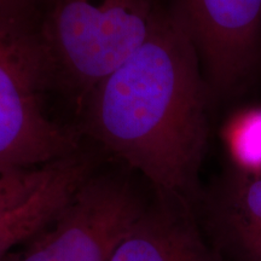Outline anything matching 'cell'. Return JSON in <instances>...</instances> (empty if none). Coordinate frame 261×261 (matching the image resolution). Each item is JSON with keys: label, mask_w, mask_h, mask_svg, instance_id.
<instances>
[{"label": "cell", "mask_w": 261, "mask_h": 261, "mask_svg": "<svg viewBox=\"0 0 261 261\" xmlns=\"http://www.w3.org/2000/svg\"><path fill=\"white\" fill-rule=\"evenodd\" d=\"M212 100L194 42L165 6L144 42L85 97L79 129L140 173L156 198L195 211Z\"/></svg>", "instance_id": "1"}, {"label": "cell", "mask_w": 261, "mask_h": 261, "mask_svg": "<svg viewBox=\"0 0 261 261\" xmlns=\"http://www.w3.org/2000/svg\"><path fill=\"white\" fill-rule=\"evenodd\" d=\"M161 0H51L39 37L54 77L77 109L99 80L144 42Z\"/></svg>", "instance_id": "2"}, {"label": "cell", "mask_w": 261, "mask_h": 261, "mask_svg": "<svg viewBox=\"0 0 261 261\" xmlns=\"http://www.w3.org/2000/svg\"><path fill=\"white\" fill-rule=\"evenodd\" d=\"M51 89L39 24L0 16V173L42 167L84 148L80 129L48 113Z\"/></svg>", "instance_id": "3"}, {"label": "cell", "mask_w": 261, "mask_h": 261, "mask_svg": "<svg viewBox=\"0 0 261 261\" xmlns=\"http://www.w3.org/2000/svg\"><path fill=\"white\" fill-rule=\"evenodd\" d=\"M145 207L128 178L97 169L50 224L4 261H110Z\"/></svg>", "instance_id": "4"}, {"label": "cell", "mask_w": 261, "mask_h": 261, "mask_svg": "<svg viewBox=\"0 0 261 261\" xmlns=\"http://www.w3.org/2000/svg\"><path fill=\"white\" fill-rule=\"evenodd\" d=\"M214 99L242 96L261 64V0H172Z\"/></svg>", "instance_id": "5"}, {"label": "cell", "mask_w": 261, "mask_h": 261, "mask_svg": "<svg viewBox=\"0 0 261 261\" xmlns=\"http://www.w3.org/2000/svg\"><path fill=\"white\" fill-rule=\"evenodd\" d=\"M195 213L218 254L261 261V171L230 163L202 190Z\"/></svg>", "instance_id": "6"}, {"label": "cell", "mask_w": 261, "mask_h": 261, "mask_svg": "<svg viewBox=\"0 0 261 261\" xmlns=\"http://www.w3.org/2000/svg\"><path fill=\"white\" fill-rule=\"evenodd\" d=\"M110 261H220L204 241L194 210L156 198L146 204Z\"/></svg>", "instance_id": "7"}, {"label": "cell", "mask_w": 261, "mask_h": 261, "mask_svg": "<svg viewBox=\"0 0 261 261\" xmlns=\"http://www.w3.org/2000/svg\"><path fill=\"white\" fill-rule=\"evenodd\" d=\"M97 169V155L86 149L58 161L50 178L27 201L0 218V261L50 224Z\"/></svg>", "instance_id": "8"}, {"label": "cell", "mask_w": 261, "mask_h": 261, "mask_svg": "<svg viewBox=\"0 0 261 261\" xmlns=\"http://www.w3.org/2000/svg\"><path fill=\"white\" fill-rule=\"evenodd\" d=\"M225 140L232 165L261 171V108L234 116L227 125Z\"/></svg>", "instance_id": "9"}, {"label": "cell", "mask_w": 261, "mask_h": 261, "mask_svg": "<svg viewBox=\"0 0 261 261\" xmlns=\"http://www.w3.org/2000/svg\"><path fill=\"white\" fill-rule=\"evenodd\" d=\"M57 163L58 161L38 168L0 173V218L27 201L50 178Z\"/></svg>", "instance_id": "10"}, {"label": "cell", "mask_w": 261, "mask_h": 261, "mask_svg": "<svg viewBox=\"0 0 261 261\" xmlns=\"http://www.w3.org/2000/svg\"><path fill=\"white\" fill-rule=\"evenodd\" d=\"M37 0H0V16L38 24Z\"/></svg>", "instance_id": "11"}]
</instances>
